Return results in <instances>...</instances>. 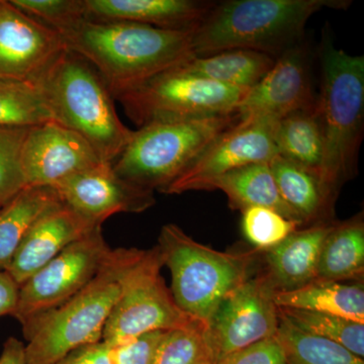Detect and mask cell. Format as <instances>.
<instances>
[{"instance_id": "1f68e13d", "label": "cell", "mask_w": 364, "mask_h": 364, "mask_svg": "<svg viewBox=\"0 0 364 364\" xmlns=\"http://www.w3.org/2000/svg\"><path fill=\"white\" fill-rule=\"evenodd\" d=\"M31 127H0V208L26 186L21 149Z\"/></svg>"}, {"instance_id": "f1b7e54d", "label": "cell", "mask_w": 364, "mask_h": 364, "mask_svg": "<svg viewBox=\"0 0 364 364\" xmlns=\"http://www.w3.org/2000/svg\"><path fill=\"white\" fill-rule=\"evenodd\" d=\"M279 312L303 331L342 345L358 358H364V324L337 316L296 309L279 308Z\"/></svg>"}, {"instance_id": "8fae6325", "label": "cell", "mask_w": 364, "mask_h": 364, "mask_svg": "<svg viewBox=\"0 0 364 364\" xmlns=\"http://www.w3.org/2000/svg\"><path fill=\"white\" fill-rule=\"evenodd\" d=\"M279 308L260 273L228 294L208 321L207 342L210 360L220 359L277 335Z\"/></svg>"}, {"instance_id": "7402d4cb", "label": "cell", "mask_w": 364, "mask_h": 364, "mask_svg": "<svg viewBox=\"0 0 364 364\" xmlns=\"http://www.w3.org/2000/svg\"><path fill=\"white\" fill-rule=\"evenodd\" d=\"M269 166L282 200L304 227L334 221V210L315 174L279 155L270 160Z\"/></svg>"}, {"instance_id": "277c9868", "label": "cell", "mask_w": 364, "mask_h": 364, "mask_svg": "<svg viewBox=\"0 0 364 364\" xmlns=\"http://www.w3.org/2000/svg\"><path fill=\"white\" fill-rule=\"evenodd\" d=\"M39 85L54 119L90 144L100 161H116L134 131L124 126L102 76L80 56L66 50Z\"/></svg>"}, {"instance_id": "f546056e", "label": "cell", "mask_w": 364, "mask_h": 364, "mask_svg": "<svg viewBox=\"0 0 364 364\" xmlns=\"http://www.w3.org/2000/svg\"><path fill=\"white\" fill-rule=\"evenodd\" d=\"M208 325L196 322L164 331L155 350L152 364L212 363L207 342Z\"/></svg>"}, {"instance_id": "d6986e66", "label": "cell", "mask_w": 364, "mask_h": 364, "mask_svg": "<svg viewBox=\"0 0 364 364\" xmlns=\"http://www.w3.org/2000/svg\"><path fill=\"white\" fill-rule=\"evenodd\" d=\"M86 18L130 21L193 32L215 2L198 0H85Z\"/></svg>"}, {"instance_id": "83f0119b", "label": "cell", "mask_w": 364, "mask_h": 364, "mask_svg": "<svg viewBox=\"0 0 364 364\" xmlns=\"http://www.w3.org/2000/svg\"><path fill=\"white\" fill-rule=\"evenodd\" d=\"M55 121L37 83L0 79V127H33Z\"/></svg>"}, {"instance_id": "ba28073f", "label": "cell", "mask_w": 364, "mask_h": 364, "mask_svg": "<svg viewBox=\"0 0 364 364\" xmlns=\"http://www.w3.org/2000/svg\"><path fill=\"white\" fill-rule=\"evenodd\" d=\"M248 90L198 77L177 66L112 97L141 128L155 122L234 114Z\"/></svg>"}, {"instance_id": "8d00e7d4", "label": "cell", "mask_w": 364, "mask_h": 364, "mask_svg": "<svg viewBox=\"0 0 364 364\" xmlns=\"http://www.w3.org/2000/svg\"><path fill=\"white\" fill-rule=\"evenodd\" d=\"M18 287L9 273L0 270V317L13 315L18 301Z\"/></svg>"}, {"instance_id": "836d02e7", "label": "cell", "mask_w": 364, "mask_h": 364, "mask_svg": "<svg viewBox=\"0 0 364 364\" xmlns=\"http://www.w3.org/2000/svg\"><path fill=\"white\" fill-rule=\"evenodd\" d=\"M164 331L146 333L124 343L109 346L111 364H152Z\"/></svg>"}, {"instance_id": "52a82bcc", "label": "cell", "mask_w": 364, "mask_h": 364, "mask_svg": "<svg viewBox=\"0 0 364 364\" xmlns=\"http://www.w3.org/2000/svg\"><path fill=\"white\" fill-rule=\"evenodd\" d=\"M240 119L238 112L155 122L134 131L112 169L124 181L162 193L215 139Z\"/></svg>"}, {"instance_id": "30bf717a", "label": "cell", "mask_w": 364, "mask_h": 364, "mask_svg": "<svg viewBox=\"0 0 364 364\" xmlns=\"http://www.w3.org/2000/svg\"><path fill=\"white\" fill-rule=\"evenodd\" d=\"M112 250L102 227L73 242L18 287L11 316L23 326L63 305L92 282Z\"/></svg>"}, {"instance_id": "d4e9b609", "label": "cell", "mask_w": 364, "mask_h": 364, "mask_svg": "<svg viewBox=\"0 0 364 364\" xmlns=\"http://www.w3.org/2000/svg\"><path fill=\"white\" fill-rule=\"evenodd\" d=\"M61 202L56 189L26 186L0 208V270L6 272L30 228L48 208Z\"/></svg>"}, {"instance_id": "ffe728a7", "label": "cell", "mask_w": 364, "mask_h": 364, "mask_svg": "<svg viewBox=\"0 0 364 364\" xmlns=\"http://www.w3.org/2000/svg\"><path fill=\"white\" fill-rule=\"evenodd\" d=\"M200 191H223L233 210L242 212L248 208H267L304 227L298 215L282 200L269 162L253 163L232 170L205 182Z\"/></svg>"}, {"instance_id": "4fadbf2b", "label": "cell", "mask_w": 364, "mask_h": 364, "mask_svg": "<svg viewBox=\"0 0 364 364\" xmlns=\"http://www.w3.org/2000/svg\"><path fill=\"white\" fill-rule=\"evenodd\" d=\"M66 50L54 28L0 0V79L39 85Z\"/></svg>"}, {"instance_id": "d590c367", "label": "cell", "mask_w": 364, "mask_h": 364, "mask_svg": "<svg viewBox=\"0 0 364 364\" xmlns=\"http://www.w3.org/2000/svg\"><path fill=\"white\" fill-rule=\"evenodd\" d=\"M109 345L104 341L83 345L53 364H111Z\"/></svg>"}, {"instance_id": "6da1fadb", "label": "cell", "mask_w": 364, "mask_h": 364, "mask_svg": "<svg viewBox=\"0 0 364 364\" xmlns=\"http://www.w3.org/2000/svg\"><path fill=\"white\" fill-rule=\"evenodd\" d=\"M54 30L68 51L98 72L112 95L196 57L188 31L87 18Z\"/></svg>"}, {"instance_id": "603a6c76", "label": "cell", "mask_w": 364, "mask_h": 364, "mask_svg": "<svg viewBox=\"0 0 364 364\" xmlns=\"http://www.w3.org/2000/svg\"><path fill=\"white\" fill-rule=\"evenodd\" d=\"M274 57L253 50H227L193 57L179 65L193 75L230 87L251 90L274 63Z\"/></svg>"}, {"instance_id": "e0dca14e", "label": "cell", "mask_w": 364, "mask_h": 364, "mask_svg": "<svg viewBox=\"0 0 364 364\" xmlns=\"http://www.w3.org/2000/svg\"><path fill=\"white\" fill-rule=\"evenodd\" d=\"M97 227L102 226L82 217L61 200L33 223L6 272L20 287L67 246Z\"/></svg>"}, {"instance_id": "ac0fdd59", "label": "cell", "mask_w": 364, "mask_h": 364, "mask_svg": "<svg viewBox=\"0 0 364 364\" xmlns=\"http://www.w3.org/2000/svg\"><path fill=\"white\" fill-rule=\"evenodd\" d=\"M335 223L299 228L279 245L261 252L264 267L260 275L272 293L293 291L317 279L321 250Z\"/></svg>"}, {"instance_id": "74e56055", "label": "cell", "mask_w": 364, "mask_h": 364, "mask_svg": "<svg viewBox=\"0 0 364 364\" xmlns=\"http://www.w3.org/2000/svg\"><path fill=\"white\" fill-rule=\"evenodd\" d=\"M0 364H28L26 356V345L16 337H9L2 347Z\"/></svg>"}, {"instance_id": "44dd1931", "label": "cell", "mask_w": 364, "mask_h": 364, "mask_svg": "<svg viewBox=\"0 0 364 364\" xmlns=\"http://www.w3.org/2000/svg\"><path fill=\"white\" fill-rule=\"evenodd\" d=\"M277 308L337 316L364 324V289L360 284L315 279L287 291L272 293Z\"/></svg>"}, {"instance_id": "7a4b0ae2", "label": "cell", "mask_w": 364, "mask_h": 364, "mask_svg": "<svg viewBox=\"0 0 364 364\" xmlns=\"http://www.w3.org/2000/svg\"><path fill=\"white\" fill-rule=\"evenodd\" d=\"M320 58L316 109L323 156L318 181L334 210L342 186L358 174L364 129V57L338 49L326 38Z\"/></svg>"}, {"instance_id": "484cf974", "label": "cell", "mask_w": 364, "mask_h": 364, "mask_svg": "<svg viewBox=\"0 0 364 364\" xmlns=\"http://www.w3.org/2000/svg\"><path fill=\"white\" fill-rule=\"evenodd\" d=\"M275 143L279 156L303 167L318 179L323 140L316 105L280 119L275 133Z\"/></svg>"}, {"instance_id": "f35d334b", "label": "cell", "mask_w": 364, "mask_h": 364, "mask_svg": "<svg viewBox=\"0 0 364 364\" xmlns=\"http://www.w3.org/2000/svg\"><path fill=\"white\" fill-rule=\"evenodd\" d=\"M205 364H213V363H205Z\"/></svg>"}, {"instance_id": "d6a6232c", "label": "cell", "mask_w": 364, "mask_h": 364, "mask_svg": "<svg viewBox=\"0 0 364 364\" xmlns=\"http://www.w3.org/2000/svg\"><path fill=\"white\" fill-rule=\"evenodd\" d=\"M31 18L52 28L86 18L85 0H11Z\"/></svg>"}, {"instance_id": "cb8c5ba5", "label": "cell", "mask_w": 364, "mask_h": 364, "mask_svg": "<svg viewBox=\"0 0 364 364\" xmlns=\"http://www.w3.org/2000/svg\"><path fill=\"white\" fill-rule=\"evenodd\" d=\"M364 275V222L363 214L336 222L326 237L317 279L363 282Z\"/></svg>"}, {"instance_id": "8992f818", "label": "cell", "mask_w": 364, "mask_h": 364, "mask_svg": "<svg viewBox=\"0 0 364 364\" xmlns=\"http://www.w3.org/2000/svg\"><path fill=\"white\" fill-rule=\"evenodd\" d=\"M163 265L171 274V294L181 310L208 325L228 294L251 277L261 252H222L198 243L181 227L167 224L158 238Z\"/></svg>"}, {"instance_id": "3957f363", "label": "cell", "mask_w": 364, "mask_h": 364, "mask_svg": "<svg viewBox=\"0 0 364 364\" xmlns=\"http://www.w3.org/2000/svg\"><path fill=\"white\" fill-rule=\"evenodd\" d=\"M346 0H228L215 4L193 31L196 57L246 49L279 57L303 41L310 18L324 9H344Z\"/></svg>"}, {"instance_id": "2e32d148", "label": "cell", "mask_w": 364, "mask_h": 364, "mask_svg": "<svg viewBox=\"0 0 364 364\" xmlns=\"http://www.w3.org/2000/svg\"><path fill=\"white\" fill-rule=\"evenodd\" d=\"M53 188L62 202L100 226L112 215L139 214L156 203L154 191L124 181L105 163L74 174Z\"/></svg>"}, {"instance_id": "4dcf8cb0", "label": "cell", "mask_w": 364, "mask_h": 364, "mask_svg": "<svg viewBox=\"0 0 364 364\" xmlns=\"http://www.w3.org/2000/svg\"><path fill=\"white\" fill-rule=\"evenodd\" d=\"M242 231L255 250L265 252L299 229L301 225L267 208L252 207L242 210Z\"/></svg>"}, {"instance_id": "e575fe53", "label": "cell", "mask_w": 364, "mask_h": 364, "mask_svg": "<svg viewBox=\"0 0 364 364\" xmlns=\"http://www.w3.org/2000/svg\"><path fill=\"white\" fill-rule=\"evenodd\" d=\"M215 364H286V359L274 336L235 351Z\"/></svg>"}, {"instance_id": "5b68a950", "label": "cell", "mask_w": 364, "mask_h": 364, "mask_svg": "<svg viewBox=\"0 0 364 364\" xmlns=\"http://www.w3.org/2000/svg\"><path fill=\"white\" fill-rule=\"evenodd\" d=\"M139 250L112 249L82 291L21 326L28 364H53L78 347L102 341L105 323L121 294L119 279Z\"/></svg>"}, {"instance_id": "5bb4252c", "label": "cell", "mask_w": 364, "mask_h": 364, "mask_svg": "<svg viewBox=\"0 0 364 364\" xmlns=\"http://www.w3.org/2000/svg\"><path fill=\"white\" fill-rule=\"evenodd\" d=\"M311 61L303 41L280 54L259 82L247 91L237 109L239 116L279 121L291 112L315 107Z\"/></svg>"}, {"instance_id": "9a60e30c", "label": "cell", "mask_w": 364, "mask_h": 364, "mask_svg": "<svg viewBox=\"0 0 364 364\" xmlns=\"http://www.w3.org/2000/svg\"><path fill=\"white\" fill-rule=\"evenodd\" d=\"M102 163L82 136L56 121L31 127L21 149L26 186L54 188Z\"/></svg>"}, {"instance_id": "7c38bea8", "label": "cell", "mask_w": 364, "mask_h": 364, "mask_svg": "<svg viewBox=\"0 0 364 364\" xmlns=\"http://www.w3.org/2000/svg\"><path fill=\"white\" fill-rule=\"evenodd\" d=\"M279 121L267 117H240L210 144L195 161L163 191L181 195L232 170L277 156L275 133Z\"/></svg>"}, {"instance_id": "9c48e42d", "label": "cell", "mask_w": 364, "mask_h": 364, "mask_svg": "<svg viewBox=\"0 0 364 364\" xmlns=\"http://www.w3.org/2000/svg\"><path fill=\"white\" fill-rule=\"evenodd\" d=\"M159 249L139 250L124 270L121 294L105 323L102 341L124 343L146 333L168 331L202 321L179 309L161 277Z\"/></svg>"}, {"instance_id": "4316f807", "label": "cell", "mask_w": 364, "mask_h": 364, "mask_svg": "<svg viewBox=\"0 0 364 364\" xmlns=\"http://www.w3.org/2000/svg\"><path fill=\"white\" fill-rule=\"evenodd\" d=\"M275 338L284 351L286 364H364L363 358L342 345L303 331L280 313Z\"/></svg>"}]
</instances>
